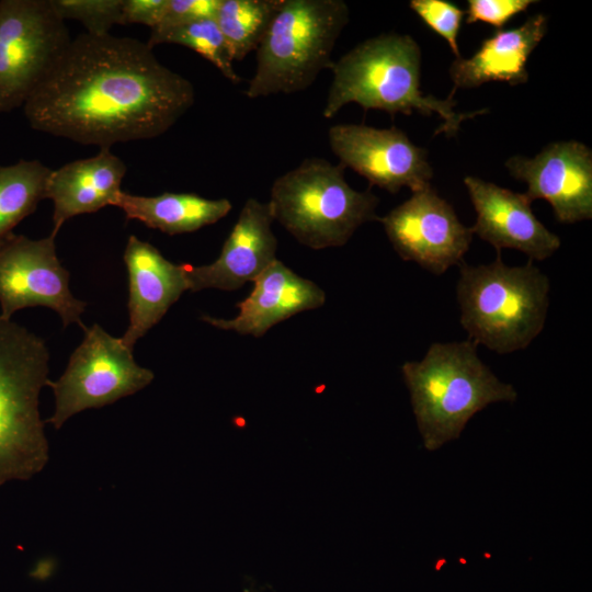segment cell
Here are the masks:
<instances>
[{"label": "cell", "instance_id": "obj_8", "mask_svg": "<svg viewBox=\"0 0 592 592\" xmlns=\"http://www.w3.org/2000/svg\"><path fill=\"white\" fill-rule=\"evenodd\" d=\"M71 39L49 0L0 1V114L25 104Z\"/></svg>", "mask_w": 592, "mask_h": 592}, {"label": "cell", "instance_id": "obj_21", "mask_svg": "<svg viewBox=\"0 0 592 592\" xmlns=\"http://www.w3.org/2000/svg\"><path fill=\"white\" fill-rule=\"evenodd\" d=\"M50 173L38 160L0 166V242L46 198Z\"/></svg>", "mask_w": 592, "mask_h": 592}, {"label": "cell", "instance_id": "obj_17", "mask_svg": "<svg viewBox=\"0 0 592 592\" xmlns=\"http://www.w3.org/2000/svg\"><path fill=\"white\" fill-rule=\"evenodd\" d=\"M252 283L250 294L237 304L239 311L234 318L203 315L201 320L219 330L260 338L275 325L326 303V293L318 284L278 259Z\"/></svg>", "mask_w": 592, "mask_h": 592}, {"label": "cell", "instance_id": "obj_27", "mask_svg": "<svg viewBox=\"0 0 592 592\" xmlns=\"http://www.w3.org/2000/svg\"><path fill=\"white\" fill-rule=\"evenodd\" d=\"M534 0H468L467 23L482 22L502 29L516 14L527 10Z\"/></svg>", "mask_w": 592, "mask_h": 592}, {"label": "cell", "instance_id": "obj_28", "mask_svg": "<svg viewBox=\"0 0 592 592\" xmlns=\"http://www.w3.org/2000/svg\"><path fill=\"white\" fill-rule=\"evenodd\" d=\"M167 0H123L122 24H144L155 29Z\"/></svg>", "mask_w": 592, "mask_h": 592}, {"label": "cell", "instance_id": "obj_1", "mask_svg": "<svg viewBox=\"0 0 592 592\" xmlns=\"http://www.w3.org/2000/svg\"><path fill=\"white\" fill-rule=\"evenodd\" d=\"M194 87L137 38L79 34L23 105L33 129L111 148L169 130L194 104Z\"/></svg>", "mask_w": 592, "mask_h": 592}, {"label": "cell", "instance_id": "obj_26", "mask_svg": "<svg viewBox=\"0 0 592 592\" xmlns=\"http://www.w3.org/2000/svg\"><path fill=\"white\" fill-rule=\"evenodd\" d=\"M220 0H167L158 25L151 32L189 24L198 20L215 19Z\"/></svg>", "mask_w": 592, "mask_h": 592}, {"label": "cell", "instance_id": "obj_10", "mask_svg": "<svg viewBox=\"0 0 592 592\" xmlns=\"http://www.w3.org/2000/svg\"><path fill=\"white\" fill-rule=\"evenodd\" d=\"M56 236L42 239L9 235L0 242V316L11 319L18 310L44 306L55 310L64 327L77 323L87 303L69 288V272L56 254Z\"/></svg>", "mask_w": 592, "mask_h": 592}, {"label": "cell", "instance_id": "obj_12", "mask_svg": "<svg viewBox=\"0 0 592 592\" xmlns=\"http://www.w3.org/2000/svg\"><path fill=\"white\" fill-rule=\"evenodd\" d=\"M328 139L340 163L364 177L371 186L389 193H397L403 186L412 193L431 186L433 169L428 151L395 126L337 124L329 128Z\"/></svg>", "mask_w": 592, "mask_h": 592}, {"label": "cell", "instance_id": "obj_19", "mask_svg": "<svg viewBox=\"0 0 592 592\" xmlns=\"http://www.w3.org/2000/svg\"><path fill=\"white\" fill-rule=\"evenodd\" d=\"M547 29V16L534 14L517 27L497 30L481 42L471 57L455 58L448 69L454 84L449 95L459 88H476L490 81H504L511 86L526 83V62Z\"/></svg>", "mask_w": 592, "mask_h": 592}, {"label": "cell", "instance_id": "obj_23", "mask_svg": "<svg viewBox=\"0 0 592 592\" xmlns=\"http://www.w3.org/2000/svg\"><path fill=\"white\" fill-rule=\"evenodd\" d=\"M148 46L178 44L185 46L212 62L221 75L237 84L241 78L234 69V59L215 19L198 20L160 32H150Z\"/></svg>", "mask_w": 592, "mask_h": 592}, {"label": "cell", "instance_id": "obj_20", "mask_svg": "<svg viewBox=\"0 0 592 592\" xmlns=\"http://www.w3.org/2000/svg\"><path fill=\"white\" fill-rule=\"evenodd\" d=\"M127 219L173 236L196 231L229 214L227 198H206L194 193L166 192L156 196L133 195L122 191L115 202Z\"/></svg>", "mask_w": 592, "mask_h": 592}, {"label": "cell", "instance_id": "obj_22", "mask_svg": "<svg viewBox=\"0 0 592 592\" xmlns=\"http://www.w3.org/2000/svg\"><path fill=\"white\" fill-rule=\"evenodd\" d=\"M282 0H220L215 21L234 61L257 50Z\"/></svg>", "mask_w": 592, "mask_h": 592}, {"label": "cell", "instance_id": "obj_13", "mask_svg": "<svg viewBox=\"0 0 592 592\" xmlns=\"http://www.w3.org/2000/svg\"><path fill=\"white\" fill-rule=\"evenodd\" d=\"M505 167L526 183L532 202L542 198L550 204L559 223L592 218V151L584 144L553 143L534 158L511 157Z\"/></svg>", "mask_w": 592, "mask_h": 592}, {"label": "cell", "instance_id": "obj_6", "mask_svg": "<svg viewBox=\"0 0 592 592\" xmlns=\"http://www.w3.org/2000/svg\"><path fill=\"white\" fill-rule=\"evenodd\" d=\"M344 167L307 158L280 175L267 202L272 217L299 243L321 250L344 246L363 224L378 220V197L344 179Z\"/></svg>", "mask_w": 592, "mask_h": 592}, {"label": "cell", "instance_id": "obj_11", "mask_svg": "<svg viewBox=\"0 0 592 592\" xmlns=\"http://www.w3.org/2000/svg\"><path fill=\"white\" fill-rule=\"evenodd\" d=\"M378 221L403 261L415 262L435 275L464 261L474 235L432 186L413 192Z\"/></svg>", "mask_w": 592, "mask_h": 592}, {"label": "cell", "instance_id": "obj_16", "mask_svg": "<svg viewBox=\"0 0 592 592\" xmlns=\"http://www.w3.org/2000/svg\"><path fill=\"white\" fill-rule=\"evenodd\" d=\"M128 274V327L121 338L135 343L156 326L169 308L189 291L186 264H175L147 241L129 236L124 251Z\"/></svg>", "mask_w": 592, "mask_h": 592}, {"label": "cell", "instance_id": "obj_25", "mask_svg": "<svg viewBox=\"0 0 592 592\" xmlns=\"http://www.w3.org/2000/svg\"><path fill=\"white\" fill-rule=\"evenodd\" d=\"M411 10L449 45L456 58L460 57L458 33L465 11L446 0H411Z\"/></svg>", "mask_w": 592, "mask_h": 592}, {"label": "cell", "instance_id": "obj_9", "mask_svg": "<svg viewBox=\"0 0 592 592\" xmlns=\"http://www.w3.org/2000/svg\"><path fill=\"white\" fill-rule=\"evenodd\" d=\"M83 331L64 374L56 382H47L54 391L55 409L45 422L56 430L72 415L136 394L155 378L152 371L136 363L133 350L121 338L98 323Z\"/></svg>", "mask_w": 592, "mask_h": 592}, {"label": "cell", "instance_id": "obj_5", "mask_svg": "<svg viewBox=\"0 0 592 592\" xmlns=\"http://www.w3.org/2000/svg\"><path fill=\"white\" fill-rule=\"evenodd\" d=\"M48 373L45 341L0 316V486L31 479L48 462L39 414V394Z\"/></svg>", "mask_w": 592, "mask_h": 592}, {"label": "cell", "instance_id": "obj_4", "mask_svg": "<svg viewBox=\"0 0 592 592\" xmlns=\"http://www.w3.org/2000/svg\"><path fill=\"white\" fill-rule=\"evenodd\" d=\"M456 284L460 325L468 339L499 354L526 349L543 331L550 282L533 261L509 266L500 253L489 264L463 261Z\"/></svg>", "mask_w": 592, "mask_h": 592}, {"label": "cell", "instance_id": "obj_3", "mask_svg": "<svg viewBox=\"0 0 592 592\" xmlns=\"http://www.w3.org/2000/svg\"><path fill=\"white\" fill-rule=\"evenodd\" d=\"M470 339L432 343L421 361L401 365L417 425L428 451L459 437L468 421L493 402H514L515 388L500 380Z\"/></svg>", "mask_w": 592, "mask_h": 592}, {"label": "cell", "instance_id": "obj_7", "mask_svg": "<svg viewBox=\"0 0 592 592\" xmlns=\"http://www.w3.org/2000/svg\"><path fill=\"white\" fill-rule=\"evenodd\" d=\"M349 16L342 0H282L255 50L257 68L244 94L258 99L309 88L332 67Z\"/></svg>", "mask_w": 592, "mask_h": 592}, {"label": "cell", "instance_id": "obj_14", "mask_svg": "<svg viewBox=\"0 0 592 592\" xmlns=\"http://www.w3.org/2000/svg\"><path fill=\"white\" fill-rule=\"evenodd\" d=\"M273 221L267 203L248 198L217 259L200 266L186 264L189 291H235L258 278L277 260Z\"/></svg>", "mask_w": 592, "mask_h": 592}, {"label": "cell", "instance_id": "obj_18", "mask_svg": "<svg viewBox=\"0 0 592 592\" xmlns=\"http://www.w3.org/2000/svg\"><path fill=\"white\" fill-rule=\"evenodd\" d=\"M126 171L125 162L110 148L52 170L46 189L54 205L52 234L56 236L71 217L114 206Z\"/></svg>", "mask_w": 592, "mask_h": 592}, {"label": "cell", "instance_id": "obj_15", "mask_svg": "<svg viewBox=\"0 0 592 592\" xmlns=\"http://www.w3.org/2000/svg\"><path fill=\"white\" fill-rule=\"evenodd\" d=\"M464 184L477 215L470 227L473 234L493 246L498 253L504 248L515 249L531 261H542L559 249V237L537 219L525 193L470 175Z\"/></svg>", "mask_w": 592, "mask_h": 592}, {"label": "cell", "instance_id": "obj_2", "mask_svg": "<svg viewBox=\"0 0 592 592\" xmlns=\"http://www.w3.org/2000/svg\"><path fill=\"white\" fill-rule=\"evenodd\" d=\"M333 78L322 115L332 118L344 105L356 103L364 111L380 110L395 116L414 111L443 119L434 135L457 134L460 123L488 110L456 112L452 95L437 99L420 89L421 49L409 35L380 34L366 39L333 61Z\"/></svg>", "mask_w": 592, "mask_h": 592}, {"label": "cell", "instance_id": "obj_24", "mask_svg": "<svg viewBox=\"0 0 592 592\" xmlns=\"http://www.w3.org/2000/svg\"><path fill=\"white\" fill-rule=\"evenodd\" d=\"M54 11L64 21H79L90 35H106L122 24L123 0H49Z\"/></svg>", "mask_w": 592, "mask_h": 592}]
</instances>
